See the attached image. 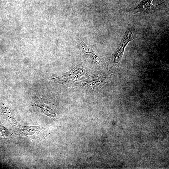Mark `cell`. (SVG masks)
<instances>
[{"instance_id": "3", "label": "cell", "mask_w": 169, "mask_h": 169, "mask_svg": "<svg viewBox=\"0 0 169 169\" xmlns=\"http://www.w3.org/2000/svg\"><path fill=\"white\" fill-rule=\"evenodd\" d=\"M134 31L130 28L127 29L125 35L112 55V60L114 63H118L121 60L126 45L130 41L135 38Z\"/></svg>"}, {"instance_id": "1", "label": "cell", "mask_w": 169, "mask_h": 169, "mask_svg": "<svg viewBox=\"0 0 169 169\" xmlns=\"http://www.w3.org/2000/svg\"><path fill=\"white\" fill-rule=\"evenodd\" d=\"M90 75L89 72L85 67L78 65L58 77L42 80L47 81L50 84H68L80 80L84 79Z\"/></svg>"}, {"instance_id": "7", "label": "cell", "mask_w": 169, "mask_h": 169, "mask_svg": "<svg viewBox=\"0 0 169 169\" xmlns=\"http://www.w3.org/2000/svg\"><path fill=\"white\" fill-rule=\"evenodd\" d=\"M18 130L22 133L26 135H31L34 134L38 131L40 129L39 126L35 127H25L20 126Z\"/></svg>"}, {"instance_id": "4", "label": "cell", "mask_w": 169, "mask_h": 169, "mask_svg": "<svg viewBox=\"0 0 169 169\" xmlns=\"http://www.w3.org/2000/svg\"><path fill=\"white\" fill-rule=\"evenodd\" d=\"M152 0H153L141 1L136 7L133 8L128 9L126 11L133 14H135L139 12H144L149 16L158 9L160 6L165 2H164L159 4L154 5L151 3Z\"/></svg>"}, {"instance_id": "5", "label": "cell", "mask_w": 169, "mask_h": 169, "mask_svg": "<svg viewBox=\"0 0 169 169\" xmlns=\"http://www.w3.org/2000/svg\"><path fill=\"white\" fill-rule=\"evenodd\" d=\"M83 49L84 53L95 64L99 65L101 64L102 61L100 58L96 55L92 50L85 46H84Z\"/></svg>"}, {"instance_id": "2", "label": "cell", "mask_w": 169, "mask_h": 169, "mask_svg": "<svg viewBox=\"0 0 169 169\" xmlns=\"http://www.w3.org/2000/svg\"><path fill=\"white\" fill-rule=\"evenodd\" d=\"M109 79L107 76L96 74L90 75L85 79L75 83V85L90 93H97Z\"/></svg>"}, {"instance_id": "6", "label": "cell", "mask_w": 169, "mask_h": 169, "mask_svg": "<svg viewBox=\"0 0 169 169\" xmlns=\"http://www.w3.org/2000/svg\"><path fill=\"white\" fill-rule=\"evenodd\" d=\"M33 105L39 108L44 114L52 117L54 116L55 114L52 109L46 104L39 103L34 104Z\"/></svg>"}, {"instance_id": "8", "label": "cell", "mask_w": 169, "mask_h": 169, "mask_svg": "<svg viewBox=\"0 0 169 169\" xmlns=\"http://www.w3.org/2000/svg\"><path fill=\"white\" fill-rule=\"evenodd\" d=\"M41 0H40V1H41Z\"/></svg>"}]
</instances>
